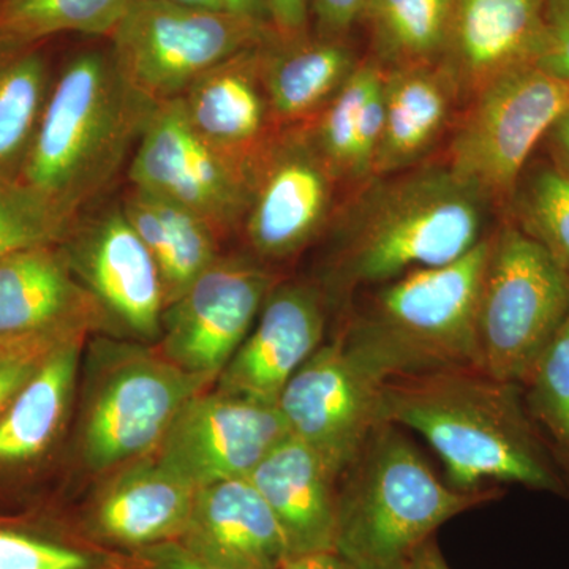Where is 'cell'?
<instances>
[{"label": "cell", "mask_w": 569, "mask_h": 569, "mask_svg": "<svg viewBox=\"0 0 569 569\" xmlns=\"http://www.w3.org/2000/svg\"><path fill=\"white\" fill-rule=\"evenodd\" d=\"M492 209L445 162L373 176L337 208L325 293L380 287L459 260L488 238Z\"/></svg>", "instance_id": "cell-1"}, {"label": "cell", "mask_w": 569, "mask_h": 569, "mask_svg": "<svg viewBox=\"0 0 569 569\" xmlns=\"http://www.w3.org/2000/svg\"><path fill=\"white\" fill-rule=\"evenodd\" d=\"M381 418L425 437L443 460L449 486L460 492L501 481L569 493L527 411L522 385L478 367L389 378L381 388Z\"/></svg>", "instance_id": "cell-2"}, {"label": "cell", "mask_w": 569, "mask_h": 569, "mask_svg": "<svg viewBox=\"0 0 569 569\" xmlns=\"http://www.w3.org/2000/svg\"><path fill=\"white\" fill-rule=\"evenodd\" d=\"M157 104L110 50L78 52L52 81L20 178L77 217L130 162Z\"/></svg>", "instance_id": "cell-3"}, {"label": "cell", "mask_w": 569, "mask_h": 569, "mask_svg": "<svg viewBox=\"0 0 569 569\" xmlns=\"http://www.w3.org/2000/svg\"><path fill=\"white\" fill-rule=\"evenodd\" d=\"M489 498L443 485L399 427L383 422L340 475L335 553L348 569H411L438 527Z\"/></svg>", "instance_id": "cell-4"}, {"label": "cell", "mask_w": 569, "mask_h": 569, "mask_svg": "<svg viewBox=\"0 0 569 569\" xmlns=\"http://www.w3.org/2000/svg\"><path fill=\"white\" fill-rule=\"evenodd\" d=\"M490 238L437 268L415 269L380 284L339 337L378 378L478 367L479 295Z\"/></svg>", "instance_id": "cell-5"}, {"label": "cell", "mask_w": 569, "mask_h": 569, "mask_svg": "<svg viewBox=\"0 0 569 569\" xmlns=\"http://www.w3.org/2000/svg\"><path fill=\"white\" fill-rule=\"evenodd\" d=\"M80 380L71 449L93 473L152 456L187 400L213 385L179 369L156 346L114 336L86 348Z\"/></svg>", "instance_id": "cell-6"}, {"label": "cell", "mask_w": 569, "mask_h": 569, "mask_svg": "<svg viewBox=\"0 0 569 569\" xmlns=\"http://www.w3.org/2000/svg\"><path fill=\"white\" fill-rule=\"evenodd\" d=\"M569 317V272L505 220L490 238L479 295L478 369L523 385Z\"/></svg>", "instance_id": "cell-7"}, {"label": "cell", "mask_w": 569, "mask_h": 569, "mask_svg": "<svg viewBox=\"0 0 569 569\" xmlns=\"http://www.w3.org/2000/svg\"><path fill=\"white\" fill-rule=\"evenodd\" d=\"M569 108V82L535 66L490 82L455 127L443 162L508 211L531 152Z\"/></svg>", "instance_id": "cell-8"}, {"label": "cell", "mask_w": 569, "mask_h": 569, "mask_svg": "<svg viewBox=\"0 0 569 569\" xmlns=\"http://www.w3.org/2000/svg\"><path fill=\"white\" fill-rule=\"evenodd\" d=\"M274 36L269 22L230 10L133 0L110 36V51L137 91L163 103L217 63Z\"/></svg>", "instance_id": "cell-9"}, {"label": "cell", "mask_w": 569, "mask_h": 569, "mask_svg": "<svg viewBox=\"0 0 569 569\" xmlns=\"http://www.w3.org/2000/svg\"><path fill=\"white\" fill-rule=\"evenodd\" d=\"M59 246L99 306L104 328L114 337L157 346L167 307L162 276L122 204L81 211Z\"/></svg>", "instance_id": "cell-10"}, {"label": "cell", "mask_w": 569, "mask_h": 569, "mask_svg": "<svg viewBox=\"0 0 569 569\" xmlns=\"http://www.w3.org/2000/svg\"><path fill=\"white\" fill-rule=\"evenodd\" d=\"M127 178L203 217L227 239L244 223L253 173L204 141L187 119L181 99H174L157 104Z\"/></svg>", "instance_id": "cell-11"}, {"label": "cell", "mask_w": 569, "mask_h": 569, "mask_svg": "<svg viewBox=\"0 0 569 569\" xmlns=\"http://www.w3.org/2000/svg\"><path fill=\"white\" fill-rule=\"evenodd\" d=\"M339 186L306 126L280 130L254 164L241 228L254 258L288 260L312 244L331 227Z\"/></svg>", "instance_id": "cell-12"}, {"label": "cell", "mask_w": 569, "mask_h": 569, "mask_svg": "<svg viewBox=\"0 0 569 569\" xmlns=\"http://www.w3.org/2000/svg\"><path fill=\"white\" fill-rule=\"evenodd\" d=\"M277 283L263 261L222 254L164 307L156 347L179 369L216 383Z\"/></svg>", "instance_id": "cell-13"}, {"label": "cell", "mask_w": 569, "mask_h": 569, "mask_svg": "<svg viewBox=\"0 0 569 569\" xmlns=\"http://www.w3.org/2000/svg\"><path fill=\"white\" fill-rule=\"evenodd\" d=\"M383 383L337 339L299 367L276 406L290 436L312 448L340 478L385 422Z\"/></svg>", "instance_id": "cell-14"}, {"label": "cell", "mask_w": 569, "mask_h": 569, "mask_svg": "<svg viewBox=\"0 0 569 569\" xmlns=\"http://www.w3.org/2000/svg\"><path fill=\"white\" fill-rule=\"evenodd\" d=\"M288 436L277 406L211 387L187 400L153 456L198 490L227 479L249 478Z\"/></svg>", "instance_id": "cell-15"}, {"label": "cell", "mask_w": 569, "mask_h": 569, "mask_svg": "<svg viewBox=\"0 0 569 569\" xmlns=\"http://www.w3.org/2000/svg\"><path fill=\"white\" fill-rule=\"evenodd\" d=\"M88 335L62 340L0 413V511L43 505L37 482L62 447L73 418Z\"/></svg>", "instance_id": "cell-16"}, {"label": "cell", "mask_w": 569, "mask_h": 569, "mask_svg": "<svg viewBox=\"0 0 569 569\" xmlns=\"http://www.w3.org/2000/svg\"><path fill=\"white\" fill-rule=\"evenodd\" d=\"M328 295L307 282H279L261 307L249 336L213 388L276 406L280 392L323 346Z\"/></svg>", "instance_id": "cell-17"}, {"label": "cell", "mask_w": 569, "mask_h": 569, "mask_svg": "<svg viewBox=\"0 0 569 569\" xmlns=\"http://www.w3.org/2000/svg\"><path fill=\"white\" fill-rule=\"evenodd\" d=\"M71 522L86 538L133 553L181 538L197 489L148 456L111 471Z\"/></svg>", "instance_id": "cell-18"}, {"label": "cell", "mask_w": 569, "mask_h": 569, "mask_svg": "<svg viewBox=\"0 0 569 569\" xmlns=\"http://www.w3.org/2000/svg\"><path fill=\"white\" fill-rule=\"evenodd\" d=\"M266 41L204 71L179 97L187 119L200 137L252 173L261 153L282 130L272 118L266 92Z\"/></svg>", "instance_id": "cell-19"}, {"label": "cell", "mask_w": 569, "mask_h": 569, "mask_svg": "<svg viewBox=\"0 0 569 569\" xmlns=\"http://www.w3.org/2000/svg\"><path fill=\"white\" fill-rule=\"evenodd\" d=\"M545 0H455L440 66L471 100L490 82L535 66Z\"/></svg>", "instance_id": "cell-20"}, {"label": "cell", "mask_w": 569, "mask_h": 569, "mask_svg": "<svg viewBox=\"0 0 569 569\" xmlns=\"http://www.w3.org/2000/svg\"><path fill=\"white\" fill-rule=\"evenodd\" d=\"M179 541L224 569H280L291 557L279 520L249 478L198 489Z\"/></svg>", "instance_id": "cell-21"}, {"label": "cell", "mask_w": 569, "mask_h": 569, "mask_svg": "<svg viewBox=\"0 0 569 569\" xmlns=\"http://www.w3.org/2000/svg\"><path fill=\"white\" fill-rule=\"evenodd\" d=\"M104 329L99 306L71 272L61 246H40L0 261V340Z\"/></svg>", "instance_id": "cell-22"}, {"label": "cell", "mask_w": 569, "mask_h": 569, "mask_svg": "<svg viewBox=\"0 0 569 569\" xmlns=\"http://www.w3.org/2000/svg\"><path fill=\"white\" fill-rule=\"evenodd\" d=\"M249 479L279 520L291 557L335 552L339 477L312 448L288 436Z\"/></svg>", "instance_id": "cell-23"}, {"label": "cell", "mask_w": 569, "mask_h": 569, "mask_svg": "<svg viewBox=\"0 0 569 569\" xmlns=\"http://www.w3.org/2000/svg\"><path fill=\"white\" fill-rule=\"evenodd\" d=\"M385 71L383 133L372 178L425 162L447 132L460 102L455 81L440 63Z\"/></svg>", "instance_id": "cell-24"}, {"label": "cell", "mask_w": 569, "mask_h": 569, "mask_svg": "<svg viewBox=\"0 0 569 569\" xmlns=\"http://www.w3.org/2000/svg\"><path fill=\"white\" fill-rule=\"evenodd\" d=\"M358 66L346 39L305 33L266 41L263 77L277 127L312 122Z\"/></svg>", "instance_id": "cell-25"}, {"label": "cell", "mask_w": 569, "mask_h": 569, "mask_svg": "<svg viewBox=\"0 0 569 569\" xmlns=\"http://www.w3.org/2000/svg\"><path fill=\"white\" fill-rule=\"evenodd\" d=\"M385 73L373 59L359 62L340 91L306 126L337 181L353 189L372 178L383 133Z\"/></svg>", "instance_id": "cell-26"}, {"label": "cell", "mask_w": 569, "mask_h": 569, "mask_svg": "<svg viewBox=\"0 0 569 569\" xmlns=\"http://www.w3.org/2000/svg\"><path fill=\"white\" fill-rule=\"evenodd\" d=\"M121 204L159 266L167 306L222 257L223 239L190 209L132 183Z\"/></svg>", "instance_id": "cell-27"}, {"label": "cell", "mask_w": 569, "mask_h": 569, "mask_svg": "<svg viewBox=\"0 0 569 569\" xmlns=\"http://www.w3.org/2000/svg\"><path fill=\"white\" fill-rule=\"evenodd\" d=\"M134 561L86 538L51 503L0 511V569H133Z\"/></svg>", "instance_id": "cell-28"}, {"label": "cell", "mask_w": 569, "mask_h": 569, "mask_svg": "<svg viewBox=\"0 0 569 569\" xmlns=\"http://www.w3.org/2000/svg\"><path fill=\"white\" fill-rule=\"evenodd\" d=\"M52 81L43 43L0 36V174L20 178Z\"/></svg>", "instance_id": "cell-29"}, {"label": "cell", "mask_w": 569, "mask_h": 569, "mask_svg": "<svg viewBox=\"0 0 569 569\" xmlns=\"http://www.w3.org/2000/svg\"><path fill=\"white\" fill-rule=\"evenodd\" d=\"M455 0H367L378 66L385 70L440 63Z\"/></svg>", "instance_id": "cell-30"}, {"label": "cell", "mask_w": 569, "mask_h": 569, "mask_svg": "<svg viewBox=\"0 0 569 569\" xmlns=\"http://www.w3.org/2000/svg\"><path fill=\"white\" fill-rule=\"evenodd\" d=\"M133 0H0V36L21 43H44L63 32H114Z\"/></svg>", "instance_id": "cell-31"}, {"label": "cell", "mask_w": 569, "mask_h": 569, "mask_svg": "<svg viewBox=\"0 0 569 569\" xmlns=\"http://www.w3.org/2000/svg\"><path fill=\"white\" fill-rule=\"evenodd\" d=\"M522 389L531 421L569 490V317Z\"/></svg>", "instance_id": "cell-32"}, {"label": "cell", "mask_w": 569, "mask_h": 569, "mask_svg": "<svg viewBox=\"0 0 569 569\" xmlns=\"http://www.w3.org/2000/svg\"><path fill=\"white\" fill-rule=\"evenodd\" d=\"M509 216L569 272V176L553 163L520 178Z\"/></svg>", "instance_id": "cell-33"}, {"label": "cell", "mask_w": 569, "mask_h": 569, "mask_svg": "<svg viewBox=\"0 0 569 569\" xmlns=\"http://www.w3.org/2000/svg\"><path fill=\"white\" fill-rule=\"evenodd\" d=\"M74 219L21 178L0 174V261L32 247L61 244Z\"/></svg>", "instance_id": "cell-34"}, {"label": "cell", "mask_w": 569, "mask_h": 569, "mask_svg": "<svg viewBox=\"0 0 569 569\" xmlns=\"http://www.w3.org/2000/svg\"><path fill=\"white\" fill-rule=\"evenodd\" d=\"M88 329L44 332L18 339L0 340V413L9 407L14 396L31 380L41 362L67 337Z\"/></svg>", "instance_id": "cell-35"}, {"label": "cell", "mask_w": 569, "mask_h": 569, "mask_svg": "<svg viewBox=\"0 0 569 569\" xmlns=\"http://www.w3.org/2000/svg\"><path fill=\"white\" fill-rule=\"evenodd\" d=\"M535 67L569 82V0H545Z\"/></svg>", "instance_id": "cell-36"}, {"label": "cell", "mask_w": 569, "mask_h": 569, "mask_svg": "<svg viewBox=\"0 0 569 569\" xmlns=\"http://www.w3.org/2000/svg\"><path fill=\"white\" fill-rule=\"evenodd\" d=\"M367 0H310V18L316 33L331 39H347L356 22L362 20Z\"/></svg>", "instance_id": "cell-37"}, {"label": "cell", "mask_w": 569, "mask_h": 569, "mask_svg": "<svg viewBox=\"0 0 569 569\" xmlns=\"http://www.w3.org/2000/svg\"><path fill=\"white\" fill-rule=\"evenodd\" d=\"M133 569H224L201 559L179 539L133 552Z\"/></svg>", "instance_id": "cell-38"}, {"label": "cell", "mask_w": 569, "mask_h": 569, "mask_svg": "<svg viewBox=\"0 0 569 569\" xmlns=\"http://www.w3.org/2000/svg\"><path fill=\"white\" fill-rule=\"evenodd\" d=\"M269 24L282 40L305 36L310 21V0H266Z\"/></svg>", "instance_id": "cell-39"}, {"label": "cell", "mask_w": 569, "mask_h": 569, "mask_svg": "<svg viewBox=\"0 0 569 569\" xmlns=\"http://www.w3.org/2000/svg\"><path fill=\"white\" fill-rule=\"evenodd\" d=\"M549 151L552 163L569 176V108L553 123L548 133Z\"/></svg>", "instance_id": "cell-40"}, {"label": "cell", "mask_w": 569, "mask_h": 569, "mask_svg": "<svg viewBox=\"0 0 569 569\" xmlns=\"http://www.w3.org/2000/svg\"><path fill=\"white\" fill-rule=\"evenodd\" d=\"M280 569H348L335 552L305 553L290 557Z\"/></svg>", "instance_id": "cell-41"}, {"label": "cell", "mask_w": 569, "mask_h": 569, "mask_svg": "<svg viewBox=\"0 0 569 569\" xmlns=\"http://www.w3.org/2000/svg\"><path fill=\"white\" fill-rule=\"evenodd\" d=\"M224 2H227V9L233 13L269 22L266 0H224Z\"/></svg>", "instance_id": "cell-42"}, {"label": "cell", "mask_w": 569, "mask_h": 569, "mask_svg": "<svg viewBox=\"0 0 569 569\" xmlns=\"http://www.w3.org/2000/svg\"><path fill=\"white\" fill-rule=\"evenodd\" d=\"M411 569H449L447 561L441 557L440 550L427 541L415 556Z\"/></svg>", "instance_id": "cell-43"}, {"label": "cell", "mask_w": 569, "mask_h": 569, "mask_svg": "<svg viewBox=\"0 0 569 569\" xmlns=\"http://www.w3.org/2000/svg\"><path fill=\"white\" fill-rule=\"evenodd\" d=\"M182 6L198 7V9L228 10L224 0H170Z\"/></svg>", "instance_id": "cell-44"}]
</instances>
